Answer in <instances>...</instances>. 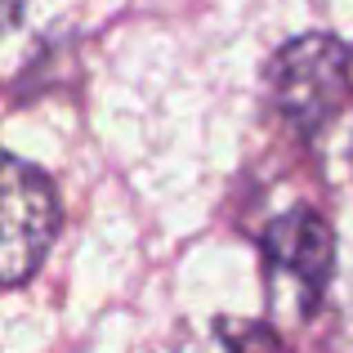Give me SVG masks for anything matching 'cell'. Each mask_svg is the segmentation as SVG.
<instances>
[{
  "instance_id": "3",
  "label": "cell",
  "mask_w": 353,
  "mask_h": 353,
  "mask_svg": "<svg viewBox=\"0 0 353 353\" xmlns=\"http://www.w3.org/2000/svg\"><path fill=\"white\" fill-rule=\"evenodd\" d=\"M268 264L277 273H291L304 291V313L327 295L331 273H336V228L318 215L313 206H291L277 215L259 237Z\"/></svg>"
},
{
  "instance_id": "2",
  "label": "cell",
  "mask_w": 353,
  "mask_h": 353,
  "mask_svg": "<svg viewBox=\"0 0 353 353\" xmlns=\"http://www.w3.org/2000/svg\"><path fill=\"white\" fill-rule=\"evenodd\" d=\"M63 210L54 179L41 165L9 152L0 165V282L9 291L27 286L41 273L54 237H59Z\"/></svg>"
},
{
  "instance_id": "1",
  "label": "cell",
  "mask_w": 353,
  "mask_h": 353,
  "mask_svg": "<svg viewBox=\"0 0 353 353\" xmlns=\"http://www.w3.org/2000/svg\"><path fill=\"white\" fill-rule=\"evenodd\" d=\"M268 94L295 134L313 139L340 117L349 99V50L331 32H304L268 59Z\"/></svg>"
},
{
  "instance_id": "4",
  "label": "cell",
  "mask_w": 353,
  "mask_h": 353,
  "mask_svg": "<svg viewBox=\"0 0 353 353\" xmlns=\"http://www.w3.org/2000/svg\"><path fill=\"white\" fill-rule=\"evenodd\" d=\"M215 336L224 353H286L277 331L268 322H246V318H219L215 322Z\"/></svg>"
}]
</instances>
